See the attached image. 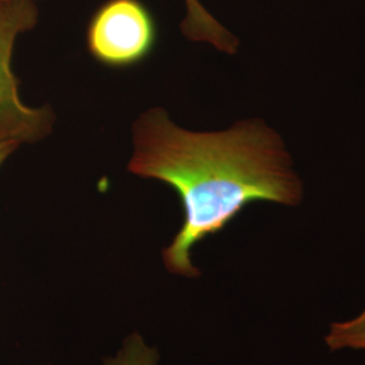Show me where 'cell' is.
<instances>
[{"instance_id":"3957f363","label":"cell","mask_w":365,"mask_h":365,"mask_svg":"<svg viewBox=\"0 0 365 365\" xmlns=\"http://www.w3.org/2000/svg\"><path fill=\"white\" fill-rule=\"evenodd\" d=\"M156 41L155 18L141 0H107L92 15L87 29L92 57L111 68L144 61Z\"/></svg>"},{"instance_id":"7a4b0ae2","label":"cell","mask_w":365,"mask_h":365,"mask_svg":"<svg viewBox=\"0 0 365 365\" xmlns=\"http://www.w3.org/2000/svg\"><path fill=\"white\" fill-rule=\"evenodd\" d=\"M38 0H0V137L16 144H36L52 133L54 114L48 106L30 107L21 99L14 73L18 37L38 22Z\"/></svg>"},{"instance_id":"ba28073f","label":"cell","mask_w":365,"mask_h":365,"mask_svg":"<svg viewBox=\"0 0 365 365\" xmlns=\"http://www.w3.org/2000/svg\"><path fill=\"white\" fill-rule=\"evenodd\" d=\"M46 365H52V364H46Z\"/></svg>"},{"instance_id":"6da1fadb","label":"cell","mask_w":365,"mask_h":365,"mask_svg":"<svg viewBox=\"0 0 365 365\" xmlns=\"http://www.w3.org/2000/svg\"><path fill=\"white\" fill-rule=\"evenodd\" d=\"M129 170L168 184L180 197L184 221L163 260L170 274L195 279L196 244L223 230L249 205L298 206L303 182L282 137L260 119L211 133L185 130L163 108L133 126Z\"/></svg>"},{"instance_id":"52a82bcc","label":"cell","mask_w":365,"mask_h":365,"mask_svg":"<svg viewBox=\"0 0 365 365\" xmlns=\"http://www.w3.org/2000/svg\"><path fill=\"white\" fill-rule=\"evenodd\" d=\"M19 146L21 145L14 143L11 140H6V138L0 137V167L6 163V160L11 156Z\"/></svg>"},{"instance_id":"8992f818","label":"cell","mask_w":365,"mask_h":365,"mask_svg":"<svg viewBox=\"0 0 365 365\" xmlns=\"http://www.w3.org/2000/svg\"><path fill=\"white\" fill-rule=\"evenodd\" d=\"M103 365H160V354L138 331L123 339L119 351L105 360Z\"/></svg>"},{"instance_id":"277c9868","label":"cell","mask_w":365,"mask_h":365,"mask_svg":"<svg viewBox=\"0 0 365 365\" xmlns=\"http://www.w3.org/2000/svg\"><path fill=\"white\" fill-rule=\"evenodd\" d=\"M185 6L187 15L182 22V30L187 38L209 42L222 52H237L238 39L222 26L199 0H185Z\"/></svg>"},{"instance_id":"5b68a950","label":"cell","mask_w":365,"mask_h":365,"mask_svg":"<svg viewBox=\"0 0 365 365\" xmlns=\"http://www.w3.org/2000/svg\"><path fill=\"white\" fill-rule=\"evenodd\" d=\"M325 342L330 351H365V309L353 319L331 324Z\"/></svg>"}]
</instances>
